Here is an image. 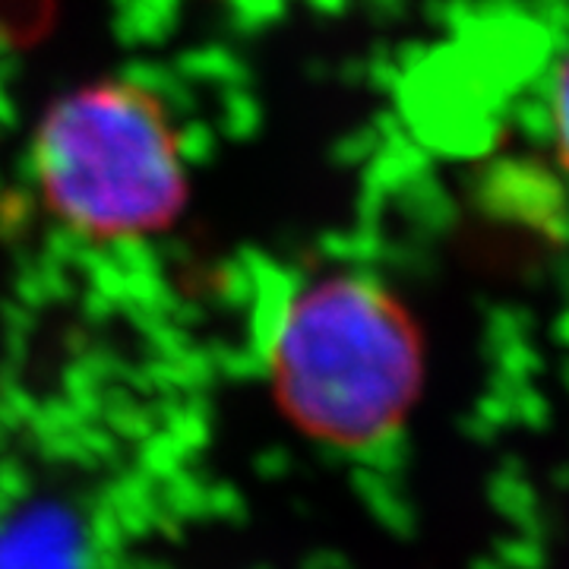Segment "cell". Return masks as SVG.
<instances>
[{
    "label": "cell",
    "instance_id": "obj_3",
    "mask_svg": "<svg viewBox=\"0 0 569 569\" xmlns=\"http://www.w3.org/2000/svg\"><path fill=\"white\" fill-rule=\"evenodd\" d=\"M548 133L557 159L569 174V54L557 63L548 89Z\"/></svg>",
    "mask_w": 569,
    "mask_h": 569
},
{
    "label": "cell",
    "instance_id": "obj_2",
    "mask_svg": "<svg viewBox=\"0 0 569 569\" xmlns=\"http://www.w3.org/2000/svg\"><path fill=\"white\" fill-rule=\"evenodd\" d=\"M41 209L89 244L174 231L193 200V159L171 102L140 77L77 82L41 108L29 137Z\"/></svg>",
    "mask_w": 569,
    "mask_h": 569
},
{
    "label": "cell",
    "instance_id": "obj_1",
    "mask_svg": "<svg viewBox=\"0 0 569 569\" xmlns=\"http://www.w3.org/2000/svg\"><path fill=\"white\" fill-rule=\"evenodd\" d=\"M266 387L282 418L342 452L383 447L425 383V339L399 291L367 269L291 284L263 329Z\"/></svg>",
    "mask_w": 569,
    "mask_h": 569
}]
</instances>
